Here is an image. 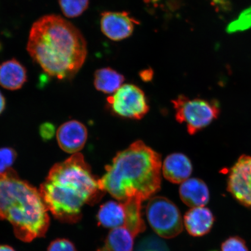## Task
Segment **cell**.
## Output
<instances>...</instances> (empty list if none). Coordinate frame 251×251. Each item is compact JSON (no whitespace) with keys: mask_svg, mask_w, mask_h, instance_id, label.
<instances>
[{"mask_svg":"<svg viewBox=\"0 0 251 251\" xmlns=\"http://www.w3.org/2000/svg\"><path fill=\"white\" fill-rule=\"evenodd\" d=\"M27 50L47 75L59 80L74 77L87 54V43L80 30L55 15L44 16L33 24Z\"/></svg>","mask_w":251,"mask_h":251,"instance_id":"obj_1","label":"cell"},{"mask_svg":"<svg viewBox=\"0 0 251 251\" xmlns=\"http://www.w3.org/2000/svg\"><path fill=\"white\" fill-rule=\"evenodd\" d=\"M39 191L49 211L69 224L79 221L84 205L98 202L105 193L80 153L53 166Z\"/></svg>","mask_w":251,"mask_h":251,"instance_id":"obj_2","label":"cell"},{"mask_svg":"<svg viewBox=\"0 0 251 251\" xmlns=\"http://www.w3.org/2000/svg\"><path fill=\"white\" fill-rule=\"evenodd\" d=\"M161 155L138 140L119 152L99 179L101 189L119 201L150 199L161 188Z\"/></svg>","mask_w":251,"mask_h":251,"instance_id":"obj_3","label":"cell"},{"mask_svg":"<svg viewBox=\"0 0 251 251\" xmlns=\"http://www.w3.org/2000/svg\"><path fill=\"white\" fill-rule=\"evenodd\" d=\"M0 219L10 223L15 236L24 242L45 236L50 226L40 191L12 168L0 174Z\"/></svg>","mask_w":251,"mask_h":251,"instance_id":"obj_4","label":"cell"},{"mask_svg":"<svg viewBox=\"0 0 251 251\" xmlns=\"http://www.w3.org/2000/svg\"><path fill=\"white\" fill-rule=\"evenodd\" d=\"M176 119L186 124L188 133L195 134L217 119L220 108L217 103L205 100L190 99L181 95L173 100Z\"/></svg>","mask_w":251,"mask_h":251,"instance_id":"obj_5","label":"cell"},{"mask_svg":"<svg viewBox=\"0 0 251 251\" xmlns=\"http://www.w3.org/2000/svg\"><path fill=\"white\" fill-rule=\"evenodd\" d=\"M146 215L150 226L160 237L170 239L183 231V221L179 209L167 198H150Z\"/></svg>","mask_w":251,"mask_h":251,"instance_id":"obj_6","label":"cell"},{"mask_svg":"<svg viewBox=\"0 0 251 251\" xmlns=\"http://www.w3.org/2000/svg\"><path fill=\"white\" fill-rule=\"evenodd\" d=\"M112 112L119 117L137 119L143 118L149 111L145 94L134 84H123L107 99Z\"/></svg>","mask_w":251,"mask_h":251,"instance_id":"obj_7","label":"cell"},{"mask_svg":"<svg viewBox=\"0 0 251 251\" xmlns=\"http://www.w3.org/2000/svg\"><path fill=\"white\" fill-rule=\"evenodd\" d=\"M227 190L241 205L251 208V156H241L231 168Z\"/></svg>","mask_w":251,"mask_h":251,"instance_id":"obj_8","label":"cell"},{"mask_svg":"<svg viewBox=\"0 0 251 251\" xmlns=\"http://www.w3.org/2000/svg\"><path fill=\"white\" fill-rule=\"evenodd\" d=\"M138 24L139 23L127 12L106 11L102 14L100 20L103 34L115 42L130 37Z\"/></svg>","mask_w":251,"mask_h":251,"instance_id":"obj_9","label":"cell"},{"mask_svg":"<svg viewBox=\"0 0 251 251\" xmlns=\"http://www.w3.org/2000/svg\"><path fill=\"white\" fill-rule=\"evenodd\" d=\"M87 128L77 121H70L63 124L56 131L58 145L65 152L78 153L83 149L87 140Z\"/></svg>","mask_w":251,"mask_h":251,"instance_id":"obj_10","label":"cell"},{"mask_svg":"<svg viewBox=\"0 0 251 251\" xmlns=\"http://www.w3.org/2000/svg\"><path fill=\"white\" fill-rule=\"evenodd\" d=\"M215 221L211 210L205 206L192 208L184 216L183 224L193 237H202L211 231Z\"/></svg>","mask_w":251,"mask_h":251,"instance_id":"obj_11","label":"cell"},{"mask_svg":"<svg viewBox=\"0 0 251 251\" xmlns=\"http://www.w3.org/2000/svg\"><path fill=\"white\" fill-rule=\"evenodd\" d=\"M163 175L166 180L180 184L189 178L193 171L192 164L186 155L174 153L168 155L162 166Z\"/></svg>","mask_w":251,"mask_h":251,"instance_id":"obj_12","label":"cell"},{"mask_svg":"<svg viewBox=\"0 0 251 251\" xmlns=\"http://www.w3.org/2000/svg\"><path fill=\"white\" fill-rule=\"evenodd\" d=\"M179 194L182 201L191 208L205 206L210 199L208 186L198 178H188L182 183Z\"/></svg>","mask_w":251,"mask_h":251,"instance_id":"obj_13","label":"cell"},{"mask_svg":"<svg viewBox=\"0 0 251 251\" xmlns=\"http://www.w3.org/2000/svg\"><path fill=\"white\" fill-rule=\"evenodd\" d=\"M27 80V72L15 59L0 64V86L9 90L20 89Z\"/></svg>","mask_w":251,"mask_h":251,"instance_id":"obj_14","label":"cell"},{"mask_svg":"<svg viewBox=\"0 0 251 251\" xmlns=\"http://www.w3.org/2000/svg\"><path fill=\"white\" fill-rule=\"evenodd\" d=\"M126 211L123 202L109 201L100 207L97 213L99 225L103 227L115 228L124 226Z\"/></svg>","mask_w":251,"mask_h":251,"instance_id":"obj_15","label":"cell"},{"mask_svg":"<svg viewBox=\"0 0 251 251\" xmlns=\"http://www.w3.org/2000/svg\"><path fill=\"white\" fill-rule=\"evenodd\" d=\"M134 235L124 226L110 231L104 245L99 251H133Z\"/></svg>","mask_w":251,"mask_h":251,"instance_id":"obj_16","label":"cell"},{"mask_svg":"<svg viewBox=\"0 0 251 251\" xmlns=\"http://www.w3.org/2000/svg\"><path fill=\"white\" fill-rule=\"evenodd\" d=\"M124 80L123 75L110 68L100 69L94 74V86L105 94L115 93L123 85Z\"/></svg>","mask_w":251,"mask_h":251,"instance_id":"obj_17","label":"cell"},{"mask_svg":"<svg viewBox=\"0 0 251 251\" xmlns=\"http://www.w3.org/2000/svg\"><path fill=\"white\" fill-rule=\"evenodd\" d=\"M126 211L124 227L127 228L134 237L146 230V225L141 216V201L128 199L122 202Z\"/></svg>","mask_w":251,"mask_h":251,"instance_id":"obj_18","label":"cell"},{"mask_svg":"<svg viewBox=\"0 0 251 251\" xmlns=\"http://www.w3.org/2000/svg\"><path fill=\"white\" fill-rule=\"evenodd\" d=\"M63 14L69 18L79 17L89 7V0H58Z\"/></svg>","mask_w":251,"mask_h":251,"instance_id":"obj_19","label":"cell"},{"mask_svg":"<svg viewBox=\"0 0 251 251\" xmlns=\"http://www.w3.org/2000/svg\"><path fill=\"white\" fill-rule=\"evenodd\" d=\"M136 251H170L167 245L160 238L151 235L143 238L138 244Z\"/></svg>","mask_w":251,"mask_h":251,"instance_id":"obj_20","label":"cell"},{"mask_svg":"<svg viewBox=\"0 0 251 251\" xmlns=\"http://www.w3.org/2000/svg\"><path fill=\"white\" fill-rule=\"evenodd\" d=\"M17 153L10 147L0 149V174H2L11 168L17 159Z\"/></svg>","mask_w":251,"mask_h":251,"instance_id":"obj_21","label":"cell"},{"mask_svg":"<svg viewBox=\"0 0 251 251\" xmlns=\"http://www.w3.org/2000/svg\"><path fill=\"white\" fill-rule=\"evenodd\" d=\"M221 251H249L246 241L242 238L233 236L222 244Z\"/></svg>","mask_w":251,"mask_h":251,"instance_id":"obj_22","label":"cell"},{"mask_svg":"<svg viewBox=\"0 0 251 251\" xmlns=\"http://www.w3.org/2000/svg\"><path fill=\"white\" fill-rule=\"evenodd\" d=\"M47 251H76L73 243L67 239H57L50 244Z\"/></svg>","mask_w":251,"mask_h":251,"instance_id":"obj_23","label":"cell"},{"mask_svg":"<svg viewBox=\"0 0 251 251\" xmlns=\"http://www.w3.org/2000/svg\"><path fill=\"white\" fill-rule=\"evenodd\" d=\"M55 133V128L54 125L50 123H45L40 127V134L43 140H50Z\"/></svg>","mask_w":251,"mask_h":251,"instance_id":"obj_24","label":"cell"},{"mask_svg":"<svg viewBox=\"0 0 251 251\" xmlns=\"http://www.w3.org/2000/svg\"><path fill=\"white\" fill-rule=\"evenodd\" d=\"M6 106L5 99L3 94L0 91V115L4 112Z\"/></svg>","mask_w":251,"mask_h":251,"instance_id":"obj_25","label":"cell"},{"mask_svg":"<svg viewBox=\"0 0 251 251\" xmlns=\"http://www.w3.org/2000/svg\"><path fill=\"white\" fill-rule=\"evenodd\" d=\"M0 251H15L12 247L8 246H0Z\"/></svg>","mask_w":251,"mask_h":251,"instance_id":"obj_26","label":"cell"},{"mask_svg":"<svg viewBox=\"0 0 251 251\" xmlns=\"http://www.w3.org/2000/svg\"></svg>","mask_w":251,"mask_h":251,"instance_id":"obj_27","label":"cell"}]
</instances>
